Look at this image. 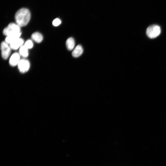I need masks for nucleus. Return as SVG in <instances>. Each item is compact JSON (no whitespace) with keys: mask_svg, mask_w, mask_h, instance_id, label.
I'll use <instances>...</instances> for the list:
<instances>
[{"mask_svg":"<svg viewBox=\"0 0 166 166\" xmlns=\"http://www.w3.org/2000/svg\"><path fill=\"white\" fill-rule=\"evenodd\" d=\"M28 49L24 45L22 46L19 50V53L21 56L24 58L27 57L29 54Z\"/></svg>","mask_w":166,"mask_h":166,"instance_id":"obj_12","label":"nucleus"},{"mask_svg":"<svg viewBox=\"0 0 166 166\" xmlns=\"http://www.w3.org/2000/svg\"><path fill=\"white\" fill-rule=\"evenodd\" d=\"M32 39L36 43H40L43 40V37L40 33L36 32L33 34L31 35Z\"/></svg>","mask_w":166,"mask_h":166,"instance_id":"obj_10","label":"nucleus"},{"mask_svg":"<svg viewBox=\"0 0 166 166\" xmlns=\"http://www.w3.org/2000/svg\"><path fill=\"white\" fill-rule=\"evenodd\" d=\"M161 29L158 25H153L150 26L146 30L147 35L151 39H154L157 37L160 34Z\"/></svg>","mask_w":166,"mask_h":166,"instance_id":"obj_3","label":"nucleus"},{"mask_svg":"<svg viewBox=\"0 0 166 166\" xmlns=\"http://www.w3.org/2000/svg\"><path fill=\"white\" fill-rule=\"evenodd\" d=\"M24 45L28 49H30L33 47V44L31 40H28L26 41Z\"/></svg>","mask_w":166,"mask_h":166,"instance_id":"obj_13","label":"nucleus"},{"mask_svg":"<svg viewBox=\"0 0 166 166\" xmlns=\"http://www.w3.org/2000/svg\"><path fill=\"white\" fill-rule=\"evenodd\" d=\"M31 17L30 12L26 8H22L18 10L15 15L16 24L21 27L25 26L28 24Z\"/></svg>","mask_w":166,"mask_h":166,"instance_id":"obj_1","label":"nucleus"},{"mask_svg":"<svg viewBox=\"0 0 166 166\" xmlns=\"http://www.w3.org/2000/svg\"><path fill=\"white\" fill-rule=\"evenodd\" d=\"M21 34L22 32H21L19 33L7 36L5 42L10 44L15 40L20 38Z\"/></svg>","mask_w":166,"mask_h":166,"instance_id":"obj_9","label":"nucleus"},{"mask_svg":"<svg viewBox=\"0 0 166 166\" xmlns=\"http://www.w3.org/2000/svg\"><path fill=\"white\" fill-rule=\"evenodd\" d=\"M24 43L22 39L19 38L15 40L9 45L11 48L13 50H16L20 48Z\"/></svg>","mask_w":166,"mask_h":166,"instance_id":"obj_7","label":"nucleus"},{"mask_svg":"<svg viewBox=\"0 0 166 166\" xmlns=\"http://www.w3.org/2000/svg\"><path fill=\"white\" fill-rule=\"evenodd\" d=\"M66 46L69 50H72L74 47L75 42L74 39L70 37L68 38L66 42Z\"/></svg>","mask_w":166,"mask_h":166,"instance_id":"obj_11","label":"nucleus"},{"mask_svg":"<svg viewBox=\"0 0 166 166\" xmlns=\"http://www.w3.org/2000/svg\"><path fill=\"white\" fill-rule=\"evenodd\" d=\"M20 56L19 53H14L11 55L9 60V63L10 65L12 67L18 65L21 60Z\"/></svg>","mask_w":166,"mask_h":166,"instance_id":"obj_6","label":"nucleus"},{"mask_svg":"<svg viewBox=\"0 0 166 166\" xmlns=\"http://www.w3.org/2000/svg\"><path fill=\"white\" fill-rule=\"evenodd\" d=\"M11 49L10 45L6 42H3L1 43L2 55L4 59H7L9 57L11 53Z\"/></svg>","mask_w":166,"mask_h":166,"instance_id":"obj_4","label":"nucleus"},{"mask_svg":"<svg viewBox=\"0 0 166 166\" xmlns=\"http://www.w3.org/2000/svg\"><path fill=\"white\" fill-rule=\"evenodd\" d=\"M61 21L58 18H57L54 20L53 22V25L54 26H58L61 24Z\"/></svg>","mask_w":166,"mask_h":166,"instance_id":"obj_14","label":"nucleus"},{"mask_svg":"<svg viewBox=\"0 0 166 166\" xmlns=\"http://www.w3.org/2000/svg\"><path fill=\"white\" fill-rule=\"evenodd\" d=\"M18 69L22 73L27 72L30 67V63L27 60L22 59L21 60L18 65Z\"/></svg>","mask_w":166,"mask_h":166,"instance_id":"obj_5","label":"nucleus"},{"mask_svg":"<svg viewBox=\"0 0 166 166\" xmlns=\"http://www.w3.org/2000/svg\"><path fill=\"white\" fill-rule=\"evenodd\" d=\"M83 52V49L82 46L80 45H78L73 51L72 56L75 58L81 56Z\"/></svg>","mask_w":166,"mask_h":166,"instance_id":"obj_8","label":"nucleus"},{"mask_svg":"<svg viewBox=\"0 0 166 166\" xmlns=\"http://www.w3.org/2000/svg\"><path fill=\"white\" fill-rule=\"evenodd\" d=\"M21 31V27L16 24L11 23L4 30L3 34L7 36L19 33Z\"/></svg>","mask_w":166,"mask_h":166,"instance_id":"obj_2","label":"nucleus"}]
</instances>
